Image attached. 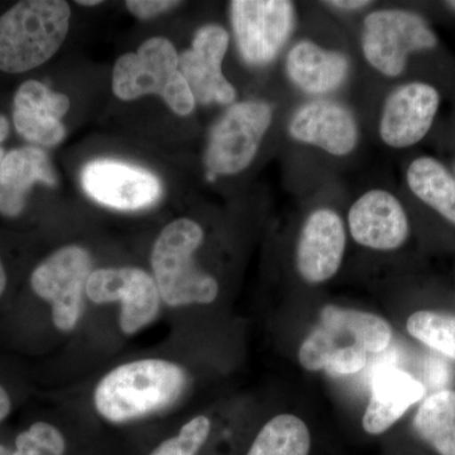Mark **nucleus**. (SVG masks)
I'll use <instances>...</instances> for the list:
<instances>
[{"label":"nucleus","mask_w":455,"mask_h":455,"mask_svg":"<svg viewBox=\"0 0 455 455\" xmlns=\"http://www.w3.org/2000/svg\"><path fill=\"white\" fill-rule=\"evenodd\" d=\"M184 370L164 359H142L114 368L95 388L99 414L112 423H125L160 411L181 396Z\"/></svg>","instance_id":"1"},{"label":"nucleus","mask_w":455,"mask_h":455,"mask_svg":"<svg viewBox=\"0 0 455 455\" xmlns=\"http://www.w3.org/2000/svg\"><path fill=\"white\" fill-rule=\"evenodd\" d=\"M71 9L64 0H25L0 17V70L20 74L44 65L64 44Z\"/></svg>","instance_id":"2"},{"label":"nucleus","mask_w":455,"mask_h":455,"mask_svg":"<svg viewBox=\"0 0 455 455\" xmlns=\"http://www.w3.org/2000/svg\"><path fill=\"white\" fill-rule=\"evenodd\" d=\"M202 227L194 220L169 224L152 251L151 263L160 298L170 307L212 304L220 292L215 278L194 265V253L203 243Z\"/></svg>","instance_id":"3"},{"label":"nucleus","mask_w":455,"mask_h":455,"mask_svg":"<svg viewBox=\"0 0 455 455\" xmlns=\"http://www.w3.org/2000/svg\"><path fill=\"white\" fill-rule=\"evenodd\" d=\"M113 92L122 100L158 95L179 116H188L196 109V98L180 71L178 51L163 37L149 38L137 52L116 60Z\"/></svg>","instance_id":"4"},{"label":"nucleus","mask_w":455,"mask_h":455,"mask_svg":"<svg viewBox=\"0 0 455 455\" xmlns=\"http://www.w3.org/2000/svg\"><path fill=\"white\" fill-rule=\"evenodd\" d=\"M391 338V326L383 317L328 305L320 313L319 324L302 341L299 361L307 371H322L337 350L357 347L379 353L387 348Z\"/></svg>","instance_id":"5"},{"label":"nucleus","mask_w":455,"mask_h":455,"mask_svg":"<svg viewBox=\"0 0 455 455\" xmlns=\"http://www.w3.org/2000/svg\"><path fill=\"white\" fill-rule=\"evenodd\" d=\"M435 46V33L423 18L411 12L381 9L364 20L362 51L368 64L385 76L403 74L410 53Z\"/></svg>","instance_id":"6"},{"label":"nucleus","mask_w":455,"mask_h":455,"mask_svg":"<svg viewBox=\"0 0 455 455\" xmlns=\"http://www.w3.org/2000/svg\"><path fill=\"white\" fill-rule=\"evenodd\" d=\"M272 122V108L265 101L233 104L212 128L205 164L212 175H235L256 157Z\"/></svg>","instance_id":"7"},{"label":"nucleus","mask_w":455,"mask_h":455,"mask_svg":"<svg viewBox=\"0 0 455 455\" xmlns=\"http://www.w3.org/2000/svg\"><path fill=\"white\" fill-rule=\"evenodd\" d=\"M90 274V254L77 245L56 251L33 271V291L52 305L53 324L59 331H73L79 322Z\"/></svg>","instance_id":"8"},{"label":"nucleus","mask_w":455,"mask_h":455,"mask_svg":"<svg viewBox=\"0 0 455 455\" xmlns=\"http://www.w3.org/2000/svg\"><path fill=\"white\" fill-rule=\"evenodd\" d=\"M230 18L239 52L247 64L267 65L289 40L295 9L287 0H235Z\"/></svg>","instance_id":"9"},{"label":"nucleus","mask_w":455,"mask_h":455,"mask_svg":"<svg viewBox=\"0 0 455 455\" xmlns=\"http://www.w3.org/2000/svg\"><path fill=\"white\" fill-rule=\"evenodd\" d=\"M85 292L95 304L122 302L119 324L128 335L151 324L160 311L157 284L143 269H95L90 274Z\"/></svg>","instance_id":"10"},{"label":"nucleus","mask_w":455,"mask_h":455,"mask_svg":"<svg viewBox=\"0 0 455 455\" xmlns=\"http://www.w3.org/2000/svg\"><path fill=\"white\" fill-rule=\"evenodd\" d=\"M84 190L103 205L137 211L160 199V180L148 171L114 160L92 161L82 172Z\"/></svg>","instance_id":"11"},{"label":"nucleus","mask_w":455,"mask_h":455,"mask_svg":"<svg viewBox=\"0 0 455 455\" xmlns=\"http://www.w3.org/2000/svg\"><path fill=\"white\" fill-rule=\"evenodd\" d=\"M228 44L229 35L223 27L206 25L196 32L191 49L179 56L180 71L199 103H235V86L221 71Z\"/></svg>","instance_id":"12"},{"label":"nucleus","mask_w":455,"mask_h":455,"mask_svg":"<svg viewBox=\"0 0 455 455\" xmlns=\"http://www.w3.org/2000/svg\"><path fill=\"white\" fill-rule=\"evenodd\" d=\"M439 92L424 83H411L391 92L379 121V136L392 148H406L427 136L438 113Z\"/></svg>","instance_id":"13"},{"label":"nucleus","mask_w":455,"mask_h":455,"mask_svg":"<svg viewBox=\"0 0 455 455\" xmlns=\"http://www.w3.org/2000/svg\"><path fill=\"white\" fill-rule=\"evenodd\" d=\"M347 235L343 220L331 209L311 212L299 238L296 265L309 283H323L339 271L346 252Z\"/></svg>","instance_id":"14"},{"label":"nucleus","mask_w":455,"mask_h":455,"mask_svg":"<svg viewBox=\"0 0 455 455\" xmlns=\"http://www.w3.org/2000/svg\"><path fill=\"white\" fill-rule=\"evenodd\" d=\"M348 226L358 244L374 251L397 250L410 232L403 204L382 188L368 191L350 206Z\"/></svg>","instance_id":"15"},{"label":"nucleus","mask_w":455,"mask_h":455,"mask_svg":"<svg viewBox=\"0 0 455 455\" xmlns=\"http://www.w3.org/2000/svg\"><path fill=\"white\" fill-rule=\"evenodd\" d=\"M289 132L293 140L333 156L352 154L358 143V125L353 114L326 99L299 108L290 119Z\"/></svg>","instance_id":"16"},{"label":"nucleus","mask_w":455,"mask_h":455,"mask_svg":"<svg viewBox=\"0 0 455 455\" xmlns=\"http://www.w3.org/2000/svg\"><path fill=\"white\" fill-rule=\"evenodd\" d=\"M37 182L56 187L55 171L37 147L8 152L0 164V214L16 218L25 209L27 196Z\"/></svg>","instance_id":"17"},{"label":"nucleus","mask_w":455,"mask_h":455,"mask_svg":"<svg viewBox=\"0 0 455 455\" xmlns=\"http://www.w3.org/2000/svg\"><path fill=\"white\" fill-rule=\"evenodd\" d=\"M423 383L398 368H385L374 376L372 396L363 416V429L379 435L424 397Z\"/></svg>","instance_id":"18"},{"label":"nucleus","mask_w":455,"mask_h":455,"mask_svg":"<svg viewBox=\"0 0 455 455\" xmlns=\"http://www.w3.org/2000/svg\"><path fill=\"white\" fill-rule=\"evenodd\" d=\"M286 71L302 92L322 95L339 88L348 75L349 62L343 53L301 41L287 53Z\"/></svg>","instance_id":"19"},{"label":"nucleus","mask_w":455,"mask_h":455,"mask_svg":"<svg viewBox=\"0 0 455 455\" xmlns=\"http://www.w3.org/2000/svg\"><path fill=\"white\" fill-rule=\"evenodd\" d=\"M410 190L421 202L455 224V178L431 157L416 158L406 173Z\"/></svg>","instance_id":"20"},{"label":"nucleus","mask_w":455,"mask_h":455,"mask_svg":"<svg viewBox=\"0 0 455 455\" xmlns=\"http://www.w3.org/2000/svg\"><path fill=\"white\" fill-rule=\"evenodd\" d=\"M418 435L439 455H455V391L431 395L414 418Z\"/></svg>","instance_id":"21"},{"label":"nucleus","mask_w":455,"mask_h":455,"mask_svg":"<svg viewBox=\"0 0 455 455\" xmlns=\"http://www.w3.org/2000/svg\"><path fill=\"white\" fill-rule=\"evenodd\" d=\"M309 427L298 416L278 415L260 429L247 455H309Z\"/></svg>","instance_id":"22"},{"label":"nucleus","mask_w":455,"mask_h":455,"mask_svg":"<svg viewBox=\"0 0 455 455\" xmlns=\"http://www.w3.org/2000/svg\"><path fill=\"white\" fill-rule=\"evenodd\" d=\"M412 338L455 361V316L438 311H416L407 319Z\"/></svg>","instance_id":"23"},{"label":"nucleus","mask_w":455,"mask_h":455,"mask_svg":"<svg viewBox=\"0 0 455 455\" xmlns=\"http://www.w3.org/2000/svg\"><path fill=\"white\" fill-rule=\"evenodd\" d=\"M70 100L64 94L52 92L44 84L28 80L17 90L14 97V109L44 114L60 119L68 113Z\"/></svg>","instance_id":"24"},{"label":"nucleus","mask_w":455,"mask_h":455,"mask_svg":"<svg viewBox=\"0 0 455 455\" xmlns=\"http://www.w3.org/2000/svg\"><path fill=\"white\" fill-rule=\"evenodd\" d=\"M13 122L20 136L37 145L53 147L65 139L64 124L52 116L14 109Z\"/></svg>","instance_id":"25"},{"label":"nucleus","mask_w":455,"mask_h":455,"mask_svg":"<svg viewBox=\"0 0 455 455\" xmlns=\"http://www.w3.org/2000/svg\"><path fill=\"white\" fill-rule=\"evenodd\" d=\"M66 442L61 431L49 423L38 421L16 439L12 455H64Z\"/></svg>","instance_id":"26"},{"label":"nucleus","mask_w":455,"mask_h":455,"mask_svg":"<svg viewBox=\"0 0 455 455\" xmlns=\"http://www.w3.org/2000/svg\"><path fill=\"white\" fill-rule=\"evenodd\" d=\"M211 420L196 416L179 431L178 435L164 440L149 455H196L211 434Z\"/></svg>","instance_id":"27"},{"label":"nucleus","mask_w":455,"mask_h":455,"mask_svg":"<svg viewBox=\"0 0 455 455\" xmlns=\"http://www.w3.org/2000/svg\"><path fill=\"white\" fill-rule=\"evenodd\" d=\"M367 362L366 350L357 348V347H348L337 350L334 355L326 362L324 370L335 374H353L357 373Z\"/></svg>","instance_id":"28"},{"label":"nucleus","mask_w":455,"mask_h":455,"mask_svg":"<svg viewBox=\"0 0 455 455\" xmlns=\"http://www.w3.org/2000/svg\"><path fill=\"white\" fill-rule=\"evenodd\" d=\"M180 4L181 3L172 2V0H128L125 2L128 11L140 20H149Z\"/></svg>","instance_id":"29"},{"label":"nucleus","mask_w":455,"mask_h":455,"mask_svg":"<svg viewBox=\"0 0 455 455\" xmlns=\"http://www.w3.org/2000/svg\"><path fill=\"white\" fill-rule=\"evenodd\" d=\"M325 4L331 5L334 8L346 9V11H357L372 4V2L367 0H333V2H325Z\"/></svg>","instance_id":"30"},{"label":"nucleus","mask_w":455,"mask_h":455,"mask_svg":"<svg viewBox=\"0 0 455 455\" xmlns=\"http://www.w3.org/2000/svg\"><path fill=\"white\" fill-rule=\"evenodd\" d=\"M11 398H9V395L7 391L3 388V386H0V421L7 418L9 412H11Z\"/></svg>","instance_id":"31"},{"label":"nucleus","mask_w":455,"mask_h":455,"mask_svg":"<svg viewBox=\"0 0 455 455\" xmlns=\"http://www.w3.org/2000/svg\"><path fill=\"white\" fill-rule=\"evenodd\" d=\"M9 134V125L7 121L0 116V143L7 140Z\"/></svg>","instance_id":"32"},{"label":"nucleus","mask_w":455,"mask_h":455,"mask_svg":"<svg viewBox=\"0 0 455 455\" xmlns=\"http://www.w3.org/2000/svg\"><path fill=\"white\" fill-rule=\"evenodd\" d=\"M5 286H7V275H5L4 267L0 260V296L4 292Z\"/></svg>","instance_id":"33"},{"label":"nucleus","mask_w":455,"mask_h":455,"mask_svg":"<svg viewBox=\"0 0 455 455\" xmlns=\"http://www.w3.org/2000/svg\"><path fill=\"white\" fill-rule=\"evenodd\" d=\"M101 2H99V0H79V2H77V4H80V5H88V7H90V5H97V4H100Z\"/></svg>","instance_id":"34"},{"label":"nucleus","mask_w":455,"mask_h":455,"mask_svg":"<svg viewBox=\"0 0 455 455\" xmlns=\"http://www.w3.org/2000/svg\"><path fill=\"white\" fill-rule=\"evenodd\" d=\"M13 454V451L11 449L4 447V445L0 444V455H12Z\"/></svg>","instance_id":"35"},{"label":"nucleus","mask_w":455,"mask_h":455,"mask_svg":"<svg viewBox=\"0 0 455 455\" xmlns=\"http://www.w3.org/2000/svg\"><path fill=\"white\" fill-rule=\"evenodd\" d=\"M5 157V152L4 149L0 147V164H2L3 158Z\"/></svg>","instance_id":"36"},{"label":"nucleus","mask_w":455,"mask_h":455,"mask_svg":"<svg viewBox=\"0 0 455 455\" xmlns=\"http://www.w3.org/2000/svg\"><path fill=\"white\" fill-rule=\"evenodd\" d=\"M448 5L449 7L455 9V2H448Z\"/></svg>","instance_id":"37"}]
</instances>
